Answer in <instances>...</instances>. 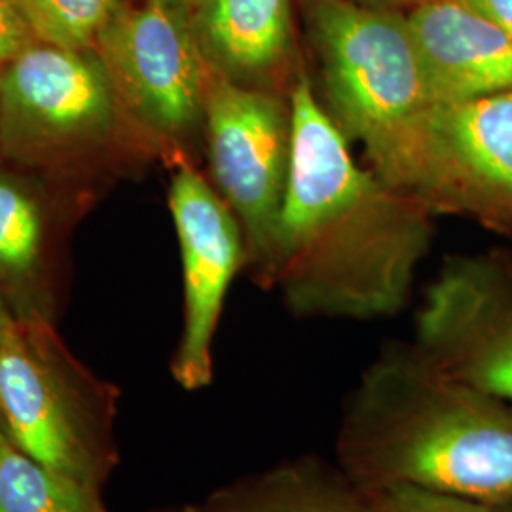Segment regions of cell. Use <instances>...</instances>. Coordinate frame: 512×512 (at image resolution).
Here are the masks:
<instances>
[{
    "instance_id": "1",
    "label": "cell",
    "mask_w": 512,
    "mask_h": 512,
    "mask_svg": "<svg viewBox=\"0 0 512 512\" xmlns=\"http://www.w3.org/2000/svg\"><path fill=\"white\" fill-rule=\"evenodd\" d=\"M291 109L293 164L272 287L302 317L399 313L429 253L433 211L355 162L308 71L291 92Z\"/></svg>"
},
{
    "instance_id": "2",
    "label": "cell",
    "mask_w": 512,
    "mask_h": 512,
    "mask_svg": "<svg viewBox=\"0 0 512 512\" xmlns=\"http://www.w3.org/2000/svg\"><path fill=\"white\" fill-rule=\"evenodd\" d=\"M336 454L359 490L416 486L497 507L512 501V404L395 349L355 387Z\"/></svg>"
},
{
    "instance_id": "3",
    "label": "cell",
    "mask_w": 512,
    "mask_h": 512,
    "mask_svg": "<svg viewBox=\"0 0 512 512\" xmlns=\"http://www.w3.org/2000/svg\"><path fill=\"white\" fill-rule=\"evenodd\" d=\"M300 12L332 124L365 147L370 169L418 200L433 101L406 14L357 0H300Z\"/></svg>"
},
{
    "instance_id": "4",
    "label": "cell",
    "mask_w": 512,
    "mask_h": 512,
    "mask_svg": "<svg viewBox=\"0 0 512 512\" xmlns=\"http://www.w3.org/2000/svg\"><path fill=\"white\" fill-rule=\"evenodd\" d=\"M118 401V387L74 357L54 321L12 315L0 332V416L12 446L95 494L120 463Z\"/></svg>"
},
{
    "instance_id": "5",
    "label": "cell",
    "mask_w": 512,
    "mask_h": 512,
    "mask_svg": "<svg viewBox=\"0 0 512 512\" xmlns=\"http://www.w3.org/2000/svg\"><path fill=\"white\" fill-rule=\"evenodd\" d=\"M129 126L150 156L192 162L205 133L211 73L190 12L164 0H129L95 40Z\"/></svg>"
},
{
    "instance_id": "6",
    "label": "cell",
    "mask_w": 512,
    "mask_h": 512,
    "mask_svg": "<svg viewBox=\"0 0 512 512\" xmlns=\"http://www.w3.org/2000/svg\"><path fill=\"white\" fill-rule=\"evenodd\" d=\"M139 141L95 50L29 44L0 69V156L31 167L71 165Z\"/></svg>"
},
{
    "instance_id": "7",
    "label": "cell",
    "mask_w": 512,
    "mask_h": 512,
    "mask_svg": "<svg viewBox=\"0 0 512 512\" xmlns=\"http://www.w3.org/2000/svg\"><path fill=\"white\" fill-rule=\"evenodd\" d=\"M293 139L291 97L213 76L203 133L211 184L238 219L247 268L262 287H272Z\"/></svg>"
},
{
    "instance_id": "8",
    "label": "cell",
    "mask_w": 512,
    "mask_h": 512,
    "mask_svg": "<svg viewBox=\"0 0 512 512\" xmlns=\"http://www.w3.org/2000/svg\"><path fill=\"white\" fill-rule=\"evenodd\" d=\"M169 209L183 260V330L171 374L184 391L213 382V346L226 294L247 268L245 239L232 209L192 162L177 165Z\"/></svg>"
},
{
    "instance_id": "9",
    "label": "cell",
    "mask_w": 512,
    "mask_h": 512,
    "mask_svg": "<svg viewBox=\"0 0 512 512\" xmlns=\"http://www.w3.org/2000/svg\"><path fill=\"white\" fill-rule=\"evenodd\" d=\"M421 355L446 376L512 404V275L482 260L448 264L418 313Z\"/></svg>"
},
{
    "instance_id": "10",
    "label": "cell",
    "mask_w": 512,
    "mask_h": 512,
    "mask_svg": "<svg viewBox=\"0 0 512 512\" xmlns=\"http://www.w3.org/2000/svg\"><path fill=\"white\" fill-rule=\"evenodd\" d=\"M418 200L512 226V90L431 107Z\"/></svg>"
},
{
    "instance_id": "11",
    "label": "cell",
    "mask_w": 512,
    "mask_h": 512,
    "mask_svg": "<svg viewBox=\"0 0 512 512\" xmlns=\"http://www.w3.org/2000/svg\"><path fill=\"white\" fill-rule=\"evenodd\" d=\"M190 23L211 73L239 88L291 97L306 71L294 0H194Z\"/></svg>"
},
{
    "instance_id": "12",
    "label": "cell",
    "mask_w": 512,
    "mask_h": 512,
    "mask_svg": "<svg viewBox=\"0 0 512 512\" xmlns=\"http://www.w3.org/2000/svg\"><path fill=\"white\" fill-rule=\"evenodd\" d=\"M433 105L512 90V40L463 0H427L406 14Z\"/></svg>"
},
{
    "instance_id": "13",
    "label": "cell",
    "mask_w": 512,
    "mask_h": 512,
    "mask_svg": "<svg viewBox=\"0 0 512 512\" xmlns=\"http://www.w3.org/2000/svg\"><path fill=\"white\" fill-rule=\"evenodd\" d=\"M196 512H365L363 492L340 469L294 459L230 482Z\"/></svg>"
},
{
    "instance_id": "14",
    "label": "cell",
    "mask_w": 512,
    "mask_h": 512,
    "mask_svg": "<svg viewBox=\"0 0 512 512\" xmlns=\"http://www.w3.org/2000/svg\"><path fill=\"white\" fill-rule=\"evenodd\" d=\"M0 294L16 317L54 321L46 222L37 198L0 171Z\"/></svg>"
},
{
    "instance_id": "15",
    "label": "cell",
    "mask_w": 512,
    "mask_h": 512,
    "mask_svg": "<svg viewBox=\"0 0 512 512\" xmlns=\"http://www.w3.org/2000/svg\"><path fill=\"white\" fill-rule=\"evenodd\" d=\"M0 512H110L103 495L55 475L14 446L0 463Z\"/></svg>"
},
{
    "instance_id": "16",
    "label": "cell",
    "mask_w": 512,
    "mask_h": 512,
    "mask_svg": "<svg viewBox=\"0 0 512 512\" xmlns=\"http://www.w3.org/2000/svg\"><path fill=\"white\" fill-rule=\"evenodd\" d=\"M38 42L93 50L122 0H10Z\"/></svg>"
},
{
    "instance_id": "17",
    "label": "cell",
    "mask_w": 512,
    "mask_h": 512,
    "mask_svg": "<svg viewBox=\"0 0 512 512\" xmlns=\"http://www.w3.org/2000/svg\"><path fill=\"white\" fill-rule=\"evenodd\" d=\"M361 492L365 512H495L486 503L416 486H385Z\"/></svg>"
},
{
    "instance_id": "18",
    "label": "cell",
    "mask_w": 512,
    "mask_h": 512,
    "mask_svg": "<svg viewBox=\"0 0 512 512\" xmlns=\"http://www.w3.org/2000/svg\"><path fill=\"white\" fill-rule=\"evenodd\" d=\"M35 37L10 0H0V69L21 54Z\"/></svg>"
},
{
    "instance_id": "19",
    "label": "cell",
    "mask_w": 512,
    "mask_h": 512,
    "mask_svg": "<svg viewBox=\"0 0 512 512\" xmlns=\"http://www.w3.org/2000/svg\"><path fill=\"white\" fill-rule=\"evenodd\" d=\"M475 12L497 25L512 40V0H463Z\"/></svg>"
},
{
    "instance_id": "20",
    "label": "cell",
    "mask_w": 512,
    "mask_h": 512,
    "mask_svg": "<svg viewBox=\"0 0 512 512\" xmlns=\"http://www.w3.org/2000/svg\"><path fill=\"white\" fill-rule=\"evenodd\" d=\"M10 446H12V442H10L8 431H6V425H4L2 416H0V463H2V459L6 456V452L10 450Z\"/></svg>"
},
{
    "instance_id": "21",
    "label": "cell",
    "mask_w": 512,
    "mask_h": 512,
    "mask_svg": "<svg viewBox=\"0 0 512 512\" xmlns=\"http://www.w3.org/2000/svg\"><path fill=\"white\" fill-rule=\"evenodd\" d=\"M10 319H12V311L6 306V302H4V298H2V294H0V332L8 325Z\"/></svg>"
},
{
    "instance_id": "22",
    "label": "cell",
    "mask_w": 512,
    "mask_h": 512,
    "mask_svg": "<svg viewBox=\"0 0 512 512\" xmlns=\"http://www.w3.org/2000/svg\"><path fill=\"white\" fill-rule=\"evenodd\" d=\"M421 2H427V0H387V4L389 6H393V8H399V6H418Z\"/></svg>"
},
{
    "instance_id": "23",
    "label": "cell",
    "mask_w": 512,
    "mask_h": 512,
    "mask_svg": "<svg viewBox=\"0 0 512 512\" xmlns=\"http://www.w3.org/2000/svg\"><path fill=\"white\" fill-rule=\"evenodd\" d=\"M164 2L171 4V6H177V8H181L184 12H190L192 4H194V0H164Z\"/></svg>"
},
{
    "instance_id": "24",
    "label": "cell",
    "mask_w": 512,
    "mask_h": 512,
    "mask_svg": "<svg viewBox=\"0 0 512 512\" xmlns=\"http://www.w3.org/2000/svg\"><path fill=\"white\" fill-rule=\"evenodd\" d=\"M494 509L495 512H512V501H509V503H503V505H497Z\"/></svg>"
},
{
    "instance_id": "25",
    "label": "cell",
    "mask_w": 512,
    "mask_h": 512,
    "mask_svg": "<svg viewBox=\"0 0 512 512\" xmlns=\"http://www.w3.org/2000/svg\"><path fill=\"white\" fill-rule=\"evenodd\" d=\"M357 2H363V4H376V6H389L387 0H357Z\"/></svg>"
},
{
    "instance_id": "26",
    "label": "cell",
    "mask_w": 512,
    "mask_h": 512,
    "mask_svg": "<svg viewBox=\"0 0 512 512\" xmlns=\"http://www.w3.org/2000/svg\"><path fill=\"white\" fill-rule=\"evenodd\" d=\"M167 512H196V509H194V505H192V507H184V509H179V511H167Z\"/></svg>"
}]
</instances>
